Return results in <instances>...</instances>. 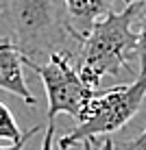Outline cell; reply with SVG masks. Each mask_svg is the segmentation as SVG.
I'll list each match as a JSON object with an SVG mask.
<instances>
[{
  "label": "cell",
  "instance_id": "obj_1",
  "mask_svg": "<svg viewBox=\"0 0 146 150\" xmlns=\"http://www.w3.org/2000/svg\"><path fill=\"white\" fill-rule=\"evenodd\" d=\"M0 15L24 54V65L37 63L39 57L70 52L72 41L81 44V30L70 22L61 0H0Z\"/></svg>",
  "mask_w": 146,
  "mask_h": 150
},
{
  "label": "cell",
  "instance_id": "obj_2",
  "mask_svg": "<svg viewBox=\"0 0 146 150\" xmlns=\"http://www.w3.org/2000/svg\"><path fill=\"white\" fill-rule=\"evenodd\" d=\"M146 0H127V7L118 13H107L103 20L81 35L79 44V70L81 79L96 89L105 76H118L131 70V57L135 54L137 33L133 22L140 20Z\"/></svg>",
  "mask_w": 146,
  "mask_h": 150
},
{
  "label": "cell",
  "instance_id": "obj_3",
  "mask_svg": "<svg viewBox=\"0 0 146 150\" xmlns=\"http://www.w3.org/2000/svg\"><path fill=\"white\" fill-rule=\"evenodd\" d=\"M146 98V76H137L129 85H118L105 91H96L79 124L59 139V148L68 150L87 139L109 137L135 117Z\"/></svg>",
  "mask_w": 146,
  "mask_h": 150
},
{
  "label": "cell",
  "instance_id": "obj_4",
  "mask_svg": "<svg viewBox=\"0 0 146 150\" xmlns=\"http://www.w3.org/2000/svg\"><path fill=\"white\" fill-rule=\"evenodd\" d=\"M28 68L37 72L44 83V91L48 98V122H55L59 113L79 120L96 94V89H92L81 79L76 65L72 63V54L55 52L48 57L44 65L28 63Z\"/></svg>",
  "mask_w": 146,
  "mask_h": 150
},
{
  "label": "cell",
  "instance_id": "obj_5",
  "mask_svg": "<svg viewBox=\"0 0 146 150\" xmlns=\"http://www.w3.org/2000/svg\"><path fill=\"white\" fill-rule=\"evenodd\" d=\"M0 89L11 91L31 107L37 105V98L31 94L24 81V54L11 37H0Z\"/></svg>",
  "mask_w": 146,
  "mask_h": 150
},
{
  "label": "cell",
  "instance_id": "obj_6",
  "mask_svg": "<svg viewBox=\"0 0 146 150\" xmlns=\"http://www.w3.org/2000/svg\"><path fill=\"white\" fill-rule=\"evenodd\" d=\"M63 2L70 20H76L81 24V35H85L94 26V22L111 13L113 0H63Z\"/></svg>",
  "mask_w": 146,
  "mask_h": 150
},
{
  "label": "cell",
  "instance_id": "obj_7",
  "mask_svg": "<svg viewBox=\"0 0 146 150\" xmlns=\"http://www.w3.org/2000/svg\"><path fill=\"white\" fill-rule=\"evenodd\" d=\"M24 133L20 131L18 122H15L13 113L0 102V139H9V142H18Z\"/></svg>",
  "mask_w": 146,
  "mask_h": 150
},
{
  "label": "cell",
  "instance_id": "obj_8",
  "mask_svg": "<svg viewBox=\"0 0 146 150\" xmlns=\"http://www.w3.org/2000/svg\"><path fill=\"white\" fill-rule=\"evenodd\" d=\"M135 54L140 59V76H146V7L140 15V28H137V46Z\"/></svg>",
  "mask_w": 146,
  "mask_h": 150
},
{
  "label": "cell",
  "instance_id": "obj_9",
  "mask_svg": "<svg viewBox=\"0 0 146 150\" xmlns=\"http://www.w3.org/2000/svg\"><path fill=\"white\" fill-rule=\"evenodd\" d=\"M39 131H41V126H33L31 131H24V135L20 137L18 142H13L11 146H4V148H0V150H24V146H26V144H28L35 135H37Z\"/></svg>",
  "mask_w": 146,
  "mask_h": 150
},
{
  "label": "cell",
  "instance_id": "obj_10",
  "mask_svg": "<svg viewBox=\"0 0 146 150\" xmlns=\"http://www.w3.org/2000/svg\"><path fill=\"white\" fill-rule=\"evenodd\" d=\"M113 150H146V128L135 139L122 144V146H116V144H113Z\"/></svg>",
  "mask_w": 146,
  "mask_h": 150
},
{
  "label": "cell",
  "instance_id": "obj_11",
  "mask_svg": "<svg viewBox=\"0 0 146 150\" xmlns=\"http://www.w3.org/2000/svg\"><path fill=\"white\" fill-rule=\"evenodd\" d=\"M53 139H55V122H48V126H46V135H44V142H41L39 150H53Z\"/></svg>",
  "mask_w": 146,
  "mask_h": 150
},
{
  "label": "cell",
  "instance_id": "obj_12",
  "mask_svg": "<svg viewBox=\"0 0 146 150\" xmlns=\"http://www.w3.org/2000/svg\"><path fill=\"white\" fill-rule=\"evenodd\" d=\"M83 150H94V148H92V142H90V139H87V142H83Z\"/></svg>",
  "mask_w": 146,
  "mask_h": 150
}]
</instances>
